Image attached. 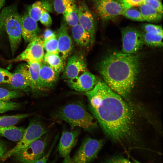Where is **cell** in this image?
I'll return each mask as SVG.
<instances>
[{
  "instance_id": "obj_1",
  "label": "cell",
  "mask_w": 163,
  "mask_h": 163,
  "mask_svg": "<svg viewBox=\"0 0 163 163\" xmlns=\"http://www.w3.org/2000/svg\"><path fill=\"white\" fill-rule=\"evenodd\" d=\"M83 94L92 115L109 138L117 143H135L134 113L121 96L100 79Z\"/></svg>"
},
{
  "instance_id": "obj_2",
  "label": "cell",
  "mask_w": 163,
  "mask_h": 163,
  "mask_svg": "<svg viewBox=\"0 0 163 163\" xmlns=\"http://www.w3.org/2000/svg\"><path fill=\"white\" fill-rule=\"evenodd\" d=\"M140 56L122 52L107 54L101 61L98 70L105 83L123 97L130 93L139 73Z\"/></svg>"
},
{
  "instance_id": "obj_3",
  "label": "cell",
  "mask_w": 163,
  "mask_h": 163,
  "mask_svg": "<svg viewBox=\"0 0 163 163\" xmlns=\"http://www.w3.org/2000/svg\"><path fill=\"white\" fill-rule=\"evenodd\" d=\"M55 116L69 123L72 129L78 127L91 132L97 127L96 120L81 102H73L61 107Z\"/></svg>"
},
{
  "instance_id": "obj_4",
  "label": "cell",
  "mask_w": 163,
  "mask_h": 163,
  "mask_svg": "<svg viewBox=\"0 0 163 163\" xmlns=\"http://www.w3.org/2000/svg\"><path fill=\"white\" fill-rule=\"evenodd\" d=\"M21 16L16 7L10 6L4 8L0 14V20L8 34L11 53L13 55L21 41Z\"/></svg>"
},
{
  "instance_id": "obj_5",
  "label": "cell",
  "mask_w": 163,
  "mask_h": 163,
  "mask_svg": "<svg viewBox=\"0 0 163 163\" xmlns=\"http://www.w3.org/2000/svg\"><path fill=\"white\" fill-rule=\"evenodd\" d=\"M47 132V130L40 121L35 120H31L21 138L15 146L5 152L1 158L2 160L4 161L13 156L41 138Z\"/></svg>"
},
{
  "instance_id": "obj_6",
  "label": "cell",
  "mask_w": 163,
  "mask_h": 163,
  "mask_svg": "<svg viewBox=\"0 0 163 163\" xmlns=\"http://www.w3.org/2000/svg\"><path fill=\"white\" fill-rule=\"evenodd\" d=\"M104 142L102 139L85 138L73 155V160L75 163H91L97 156Z\"/></svg>"
},
{
  "instance_id": "obj_7",
  "label": "cell",
  "mask_w": 163,
  "mask_h": 163,
  "mask_svg": "<svg viewBox=\"0 0 163 163\" xmlns=\"http://www.w3.org/2000/svg\"><path fill=\"white\" fill-rule=\"evenodd\" d=\"M47 138V136L42 137L13 156L22 163H31L40 159L45 154Z\"/></svg>"
},
{
  "instance_id": "obj_8",
  "label": "cell",
  "mask_w": 163,
  "mask_h": 163,
  "mask_svg": "<svg viewBox=\"0 0 163 163\" xmlns=\"http://www.w3.org/2000/svg\"><path fill=\"white\" fill-rule=\"evenodd\" d=\"M122 52L136 54L144 44L141 31L133 27H127L121 30Z\"/></svg>"
},
{
  "instance_id": "obj_9",
  "label": "cell",
  "mask_w": 163,
  "mask_h": 163,
  "mask_svg": "<svg viewBox=\"0 0 163 163\" xmlns=\"http://www.w3.org/2000/svg\"><path fill=\"white\" fill-rule=\"evenodd\" d=\"M26 49L11 62L25 61L42 62L44 56L43 41L38 36L29 42Z\"/></svg>"
},
{
  "instance_id": "obj_10",
  "label": "cell",
  "mask_w": 163,
  "mask_h": 163,
  "mask_svg": "<svg viewBox=\"0 0 163 163\" xmlns=\"http://www.w3.org/2000/svg\"><path fill=\"white\" fill-rule=\"evenodd\" d=\"M78 24L90 35L94 43L96 29V19L86 3L81 2L78 7Z\"/></svg>"
},
{
  "instance_id": "obj_11",
  "label": "cell",
  "mask_w": 163,
  "mask_h": 163,
  "mask_svg": "<svg viewBox=\"0 0 163 163\" xmlns=\"http://www.w3.org/2000/svg\"><path fill=\"white\" fill-rule=\"evenodd\" d=\"M87 69L84 56L81 53L75 54L68 58L62 77L66 80L74 78Z\"/></svg>"
},
{
  "instance_id": "obj_12",
  "label": "cell",
  "mask_w": 163,
  "mask_h": 163,
  "mask_svg": "<svg viewBox=\"0 0 163 163\" xmlns=\"http://www.w3.org/2000/svg\"><path fill=\"white\" fill-rule=\"evenodd\" d=\"M96 10L100 18L107 21L122 15L124 10L114 0H101L95 3Z\"/></svg>"
},
{
  "instance_id": "obj_13",
  "label": "cell",
  "mask_w": 163,
  "mask_h": 163,
  "mask_svg": "<svg viewBox=\"0 0 163 163\" xmlns=\"http://www.w3.org/2000/svg\"><path fill=\"white\" fill-rule=\"evenodd\" d=\"M98 79L90 72H84L77 77L66 80L69 86L72 89L82 92H85L92 89Z\"/></svg>"
},
{
  "instance_id": "obj_14",
  "label": "cell",
  "mask_w": 163,
  "mask_h": 163,
  "mask_svg": "<svg viewBox=\"0 0 163 163\" xmlns=\"http://www.w3.org/2000/svg\"><path fill=\"white\" fill-rule=\"evenodd\" d=\"M13 90H25L30 87V78L28 64L18 66L12 76L9 84Z\"/></svg>"
},
{
  "instance_id": "obj_15",
  "label": "cell",
  "mask_w": 163,
  "mask_h": 163,
  "mask_svg": "<svg viewBox=\"0 0 163 163\" xmlns=\"http://www.w3.org/2000/svg\"><path fill=\"white\" fill-rule=\"evenodd\" d=\"M80 133V131L78 129L62 132L57 147L58 152L62 157L64 158L70 155L77 143Z\"/></svg>"
},
{
  "instance_id": "obj_16",
  "label": "cell",
  "mask_w": 163,
  "mask_h": 163,
  "mask_svg": "<svg viewBox=\"0 0 163 163\" xmlns=\"http://www.w3.org/2000/svg\"><path fill=\"white\" fill-rule=\"evenodd\" d=\"M59 74L44 61L42 62L39 72V90L50 89L53 87L58 80Z\"/></svg>"
},
{
  "instance_id": "obj_17",
  "label": "cell",
  "mask_w": 163,
  "mask_h": 163,
  "mask_svg": "<svg viewBox=\"0 0 163 163\" xmlns=\"http://www.w3.org/2000/svg\"><path fill=\"white\" fill-rule=\"evenodd\" d=\"M67 24L64 20L57 31V41L59 54L66 60L70 54L73 47L72 40L67 32Z\"/></svg>"
},
{
  "instance_id": "obj_18",
  "label": "cell",
  "mask_w": 163,
  "mask_h": 163,
  "mask_svg": "<svg viewBox=\"0 0 163 163\" xmlns=\"http://www.w3.org/2000/svg\"><path fill=\"white\" fill-rule=\"evenodd\" d=\"M21 24L22 37L26 43L29 42L38 36L39 29L37 21L28 14L21 16Z\"/></svg>"
},
{
  "instance_id": "obj_19",
  "label": "cell",
  "mask_w": 163,
  "mask_h": 163,
  "mask_svg": "<svg viewBox=\"0 0 163 163\" xmlns=\"http://www.w3.org/2000/svg\"><path fill=\"white\" fill-rule=\"evenodd\" d=\"M72 33L75 42L81 47H88L94 43L90 34L79 24L72 27Z\"/></svg>"
},
{
  "instance_id": "obj_20",
  "label": "cell",
  "mask_w": 163,
  "mask_h": 163,
  "mask_svg": "<svg viewBox=\"0 0 163 163\" xmlns=\"http://www.w3.org/2000/svg\"><path fill=\"white\" fill-rule=\"evenodd\" d=\"M52 9L53 5L48 0L37 1L28 8V14L36 21H38L43 11L51 12Z\"/></svg>"
},
{
  "instance_id": "obj_21",
  "label": "cell",
  "mask_w": 163,
  "mask_h": 163,
  "mask_svg": "<svg viewBox=\"0 0 163 163\" xmlns=\"http://www.w3.org/2000/svg\"><path fill=\"white\" fill-rule=\"evenodd\" d=\"M26 128L14 125L0 127V136L13 141H18L22 137Z\"/></svg>"
},
{
  "instance_id": "obj_22",
  "label": "cell",
  "mask_w": 163,
  "mask_h": 163,
  "mask_svg": "<svg viewBox=\"0 0 163 163\" xmlns=\"http://www.w3.org/2000/svg\"><path fill=\"white\" fill-rule=\"evenodd\" d=\"M139 7V11L145 21L150 22H157L162 19L163 13L157 11L150 5L143 4Z\"/></svg>"
},
{
  "instance_id": "obj_23",
  "label": "cell",
  "mask_w": 163,
  "mask_h": 163,
  "mask_svg": "<svg viewBox=\"0 0 163 163\" xmlns=\"http://www.w3.org/2000/svg\"><path fill=\"white\" fill-rule=\"evenodd\" d=\"M144 44L153 47H161L163 46V32L155 31H141Z\"/></svg>"
},
{
  "instance_id": "obj_24",
  "label": "cell",
  "mask_w": 163,
  "mask_h": 163,
  "mask_svg": "<svg viewBox=\"0 0 163 163\" xmlns=\"http://www.w3.org/2000/svg\"><path fill=\"white\" fill-rule=\"evenodd\" d=\"M41 62H34L27 63L30 78V87L34 91L39 90V72Z\"/></svg>"
},
{
  "instance_id": "obj_25",
  "label": "cell",
  "mask_w": 163,
  "mask_h": 163,
  "mask_svg": "<svg viewBox=\"0 0 163 163\" xmlns=\"http://www.w3.org/2000/svg\"><path fill=\"white\" fill-rule=\"evenodd\" d=\"M44 62L56 72L60 73L64 69V60L59 54L46 53L44 55Z\"/></svg>"
},
{
  "instance_id": "obj_26",
  "label": "cell",
  "mask_w": 163,
  "mask_h": 163,
  "mask_svg": "<svg viewBox=\"0 0 163 163\" xmlns=\"http://www.w3.org/2000/svg\"><path fill=\"white\" fill-rule=\"evenodd\" d=\"M75 2L68 5L62 13L66 23L72 27L78 24V7Z\"/></svg>"
},
{
  "instance_id": "obj_27",
  "label": "cell",
  "mask_w": 163,
  "mask_h": 163,
  "mask_svg": "<svg viewBox=\"0 0 163 163\" xmlns=\"http://www.w3.org/2000/svg\"><path fill=\"white\" fill-rule=\"evenodd\" d=\"M28 113L0 116V127L15 125L21 120L30 116Z\"/></svg>"
},
{
  "instance_id": "obj_28",
  "label": "cell",
  "mask_w": 163,
  "mask_h": 163,
  "mask_svg": "<svg viewBox=\"0 0 163 163\" xmlns=\"http://www.w3.org/2000/svg\"><path fill=\"white\" fill-rule=\"evenodd\" d=\"M44 49L46 53L59 54L58 43L56 35L43 41Z\"/></svg>"
},
{
  "instance_id": "obj_29",
  "label": "cell",
  "mask_w": 163,
  "mask_h": 163,
  "mask_svg": "<svg viewBox=\"0 0 163 163\" xmlns=\"http://www.w3.org/2000/svg\"><path fill=\"white\" fill-rule=\"evenodd\" d=\"M23 95L20 90H9L0 88V100H10L11 99L19 97Z\"/></svg>"
},
{
  "instance_id": "obj_30",
  "label": "cell",
  "mask_w": 163,
  "mask_h": 163,
  "mask_svg": "<svg viewBox=\"0 0 163 163\" xmlns=\"http://www.w3.org/2000/svg\"><path fill=\"white\" fill-rule=\"evenodd\" d=\"M122 15L127 18L134 21H145L140 11L132 8L124 10Z\"/></svg>"
},
{
  "instance_id": "obj_31",
  "label": "cell",
  "mask_w": 163,
  "mask_h": 163,
  "mask_svg": "<svg viewBox=\"0 0 163 163\" xmlns=\"http://www.w3.org/2000/svg\"><path fill=\"white\" fill-rule=\"evenodd\" d=\"M21 106L19 103L10 100H0V113L18 109Z\"/></svg>"
},
{
  "instance_id": "obj_32",
  "label": "cell",
  "mask_w": 163,
  "mask_h": 163,
  "mask_svg": "<svg viewBox=\"0 0 163 163\" xmlns=\"http://www.w3.org/2000/svg\"><path fill=\"white\" fill-rule=\"evenodd\" d=\"M74 2L75 0H54L53 5L55 10L57 13L62 14L67 6Z\"/></svg>"
},
{
  "instance_id": "obj_33",
  "label": "cell",
  "mask_w": 163,
  "mask_h": 163,
  "mask_svg": "<svg viewBox=\"0 0 163 163\" xmlns=\"http://www.w3.org/2000/svg\"><path fill=\"white\" fill-rule=\"evenodd\" d=\"M126 10L134 7L139 6L144 4L145 0H114Z\"/></svg>"
},
{
  "instance_id": "obj_34",
  "label": "cell",
  "mask_w": 163,
  "mask_h": 163,
  "mask_svg": "<svg viewBox=\"0 0 163 163\" xmlns=\"http://www.w3.org/2000/svg\"><path fill=\"white\" fill-rule=\"evenodd\" d=\"M101 163H132L129 160L121 155L113 156L105 159Z\"/></svg>"
},
{
  "instance_id": "obj_35",
  "label": "cell",
  "mask_w": 163,
  "mask_h": 163,
  "mask_svg": "<svg viewBox=\"0 0 163 163\" xmlns=\"http://www.w3.org/2000/svg\"><path fill=\"white\" fill-rule=\"evenodd\" d=\"M58 137L59 135L58 134L55 137L53 141L47 152L45 153L42 158L31 163H47L48 160L53 150L54 147L58 139Z\"/></svg>"
},
{
  "instance_id": "obj_36",
  "label": "cell",
  "mask_w": 163,
  "mask_h": 163,
  "mask_svg": "<svg viewBox=\"0 0 163 163\" xmlns=\"http://www.w3.org/2000/svg\"><path fill=\"white\" fill-rule=\"evenodd\" d=\"M12 73L0 67V84H8L10 81Z\"/></svg>"
},
{
  "instance_id": "obj_37",
  "label": "cell",
  "mask_w": 163,
  "mask_h": 163,
  "mask_svg": "<svg viewBox=\"0 0 163 163\" xmlns=\"http://www.w3.org/2000/svg\"><path fill=\"white\" fill-rule=\"evenodd\" d=\"M141 29L142 31L145 32H163L162 28L161 26L150 24H144L142 25Z\"/></svg>"
},
{
  "instance_id": "obj_38",
  "label": "cell",
  "mask_w": 163,
  "mask_h": 163,
  "mask_svg": "<svg viewBox=\"0 0 163 163\" xmlns=\"http://www.w3.org/2000/svg\"><path fill=\"white\" fill-rule=\"evenodd\" d=\"M39 21L44 26L49 27L52 23V20L49 13L43 11L41 15Z\"/></svg>"
},
{
  "instance_id": "obj_39",
  "label": "cell",
  "mask_w": 163,
  "mask_h": 163,
  "mask_svg": "<svg viewBox=\"0 0 163 163\" xmlns=\"http://www.w3.org/2000/svg\"><path fill=\"white\" fill-rule=\"evenodd\" d=\"M144 4L150 5L157 11L163 13V5L160 1L155 0H145Z\"/></svg>"
},
{
  "instance_id": "obj_40",
  "label": "cell",
  "mask_w": 163,
  "mask_h": 163,
  "mask_svg": "<svg viewBox=\"0 0 163 163\" xmlns=\"http://www.w3.org/2000/svg\"><path fill=\"white\" fill-rule=\"evenodd\" d=\"M56 35L55 33L52 30L50 29H46L43 34V41Z\"/></svg>"
},
{
  "instance_id": "obj_41",
  "label": "cell",
  "mask_w": 163,
  "mask_h": 163,
  "mask_svg": "<svg viewBox=\"0 0 163 163\" xmlns=\"http://www.w3.org/2000/svg\"><path fill=\"white\" fill-rule=\"evenodd\" d=\"M6 146L4 142L0 139V158H1L7 152Z\"/></svg>"
},
{
  "instance_id": "obj_42",
  "label": "cell",
  "mask_w": 163,
  "mask_h": 163,
  "mask_svg": "<svg viewBox=\"0 0 163 163\" xmlns=\"http://www.w3.org/2000/svg\"><path fill=\"white\" fill-rule=\"evenodd\" d=\"M63 158L62 163H75L70 155H68Z\"/></svg>"
},
{
  "instance_id": "obj_43",
  "label": "cell",
  "mask_w": 163,
  "mask_h": 163,
  "mask_svg": "<svg viewBox=\"0 0 163 163\" xmlns=\"http://www.w3.org/2000/svg\"><path fill=\"white\" fill-rule=\"evenodd\" d=\"M5 0H0V10L4 5Z\"/></svg>"
},
{
  "instance_id": "obj_44",
  "label": "cell",
  "mask_w": 163,
  "mask_h": 163,
  "mask_svg": "<svg viewBox=\"0 0 163 163\" xmlns=\"http://www.w3.org/2000/svg\"><path fill=\"white\" fill-rule=\"evenodd\" d=\"M132 159L133 160V163H141L133 158H132Z\"/></svg>"
},
{
  "instance_id": "obj_45",
  "label": "cell",
  "mask_w": 163,
  "mask_h": 163,
  "mask_svg": "<svg viewBox=\"0 0 163 163\" xmlns=\"http://www.w3.org/2000/svg\"><path fill=\"white\" fill-rule=\"evenodd\" d=\"M92 0V1H93V2H98L101 0Z\"/></svg>"
},
{
  "instance_id": "obj_46",
  "label": "cell",
  "mask_w": 163,
  "mask_h": 163,
  "mask_svg": "<svg viewBox=\"0 0 163 163\" xmlns=\"http://www.w3.org/2000/svg\"><path fill=\"white\" fill-rule=\"evenodd\" d=\"M2 26V25L0 20V27L1 26Z\"/></svg>"
},
{
  "instance_id": "obj_47",
  "label": "cell",
  "mask_w": 163,
  "mask_h": 163,
  "mask_svg": "<svg viewBox=\"0 0 163 163\" xmlns=\"http://www.w3.org/2000/svg\"><path fill=\"white\" fill-rule=\"evenodd\" d=\"M155 0L158 1H159L161 0Z\"/></svg>"
}]
</instances>
